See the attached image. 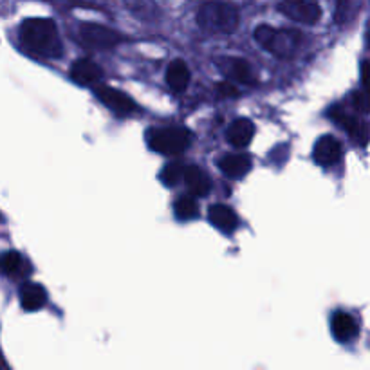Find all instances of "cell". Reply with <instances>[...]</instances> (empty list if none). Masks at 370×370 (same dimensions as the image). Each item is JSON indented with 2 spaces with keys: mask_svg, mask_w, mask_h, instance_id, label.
<instances>
[{
  "mask_svg": "<svg viewBox=\"0 0 370 370\" xmlns=\"http://www.w3.org/2000/svg\"><path fill=\"white\" fill-rule=\"evenodd\" d=\"M20 42L33 55L44 58H58L62 55L58 28L51 19L24 20L20 26Z\"/></svg>",
  "mask_w": 370,
  "mask_h": 370,
  "instance_id": "obj_1",
  "label": "cell"
},
{
  "mask_svg": "<svg viewBox=\"0 0 370 370\" xmlns=\"http://www.w3.org/2000/svg\"><path fill=\"white\" fill-rule=\"evenodd\" d=\"M197 24L211 35H229L238 28V10L229 2L208 0L197 11Z\"/></svg>",
  "mask_w": 370,
  "mask_h": 370,
  "instance_id": "obj_2",
  "label": "cell"
},
{
  "mask_svg": "<svg viewBox=\"0 0 370 370\" xmlns=\"http://www.w3.org/2000/svg\"><path fill=\"white\" fill-rule=\"evenodd\" d=\"M96 92L98 100L103 103L105 107H109L112 112H116L118 116H128L132 114L134 110H136V103L130 96H127L125 92L118 91V89L107 87V85H98L94 89Z\"/></svg>",
  "mask_w": 370,
  "mask_h": 370,
  "instance_id": "obj_8",
  "label": "cell"
},
{
  "mask_svg": "<svg viewBox=\"0 0 370 370\" xmlns=\"http://www.w3.org/2000/svg\"><path fill=\"white\" fill-rule=\"evenodd\" d=\"M279 11L298 24L315 26L321 19V8L316 0H280Z\"/></svg>",
  "mask_w": 370,
  "mask_h": 370,
  "instance_id": "obj_6",
  "label": "cell"
},
{
  "mask_svg": "<svg viewBox=\"0 0 370 370\" xmlns=\"http://www.w3.org/2000/svg\"><path fill=\"white\" fill-rule=\"evenodd\" d=\"M192 143V136L184 128H154L148 134V145L163 156H181Z\"/></svg>",
  "mask_w": 370,
  "mask_h": 370,
  "instance_id": "obj_4",
  "label": "cell"
},
{
  "mask_svg": "<svg viewBox=\"0 0 370 370\" xmlns=\"http://www.w3.org/2000/svg\"><path fill=\"white\" fill-rule=\"evenodd\" d=\"M329 118H333L338 125H342L345 130L349 132V136L358 143V145L365 146L370 139V128L369 123H365L363 119L354 118V116L343 112L340 107H333L329 110Z\"/></svg>",
  "mask_w": 370,
  "mask_h": 370,
  "instance_id": "obj_7",
  "label": "cell"
},
{
  "mask_svg": "<svg viewBox=\"0 0 370 370\" xmlns=\"http://www.w3.org/2000/svg\"><path fill=\"white\" fill-rule=\"evenodd\" d=\"M226 137L237 148H246L253 141V137H255V125L246 118L235 119L234 123L229 125Z\"/></svg>",
  "mask_w": 370,
  "mask_h": 370,
  "instance_id": "obj_13",
  "label": "cell"
},
{
  "mask_svg": "<svg viewBox=\"0 0 370 370\" xmlns=\"http://www.w3.org/2000/svg\"><path fill=\"white\" fill-rule=\"evenodd\" d=\"M255 40L279 58H291L303 46V35L297 29H274L265 24L255 29Z\"/></svg>",
  "mask_w": 370,
  "mask_h": 370,
  "instance_id": "obj_3",
  "label": "cell"
},
{
  "mask_svg": "<svg viewBox=\"0 0 370 370\" xmlns=\"http://www.w3.org/2000/svg\"><path fill=\"white\" fill-rule=\"evenodd\" d=\"M217 92H219V96H222V98L238 96V89L235 87V85L231 82L217 83Z\"/></svg>",
  "mask_w": 370,
  "mask_h": 370,
  "instance_id": "obj_25",
  "label": "cell"
},
{
  "mask_svg": "<svg viewBox=\"0 0 370 370\" xmlns=\"http://www.w3.org/2000/svg\"><path fill=\"white\" fill-rule=\"evenodd\" d=\"M123 2L130 13L136 15L137 19L145 20V22L156 20L157 15H159L156 0H123Z\"/></svg>",
  "mask_w": 370,
  "mask_h": 370,
  "instance_id": "obj_19",
  "label": "cell"
},
{
  "mask_svg": "<svg viewBox=\"0 0 370 370\" xmlns=\"http://www.w3.org/2000/svg\"><path fill=\"white\" fill-rule=\"evenodd\" d=\"M208 219L215 228H219L220 231L231 234L238 224V217L229 206L226 204H213L208 210Z\"/></svg>",
  "mask_w": 370,
  "mask_h": 370,
  "instance_id": "obj_14",
  "label": "cell"
},
{
  "mask_svg": "<svg viewBox=\"0 0 370 370\" xmlns=\"http://www.w3.org/2000/svg\"><path fill=\"white\" fill-rule=\"evenodd\" d=\"M20 302L26 311H38L47 302L46 289L40 283H26L20 289Z\"/></svg>",
  "mask_w": 370,
  "mask_h": 370,
  "instance_id": "obj_17",
  "label": "cell"
},
{
  "mask_svg": "<svg viewBox=\"0 0 370 370\" xmlns=\"http://www.w3.org/2000/svg\"><path fill=\"white\" fill-rule=\"evenodd\" d=\"M220 172L229 179H240L252 168V157L246 154H226L219 161Z\"/></svg>",
  "mask_w": 370,
  "mask_h": 370,
  "instance_id": "obj_12",
  "label": "cell"
},
{
  "mask_svg": "<svg viewBox=\"0 0 370 370\" xmlns=\"http://www.w3.org/2000/svg\"><path fill=\"white\" fill-rule=\"evenodd\" d=\"M331 327H333L334 338L342 343L351 342V340H354L358 336V324H356V320L349 315V312H343V311L334 312L333 321H331Z\"/></svg>",
  "mask_w": 370,
  "mask_h": 370,
  "instance_id": "obj_15",
  "label": "cell"
},
{
  "mask_svg": "<svg viewBox=\"0 0 370 370\" xmlns=\"http://www.w3.org/2000/svg\"><path fill=\"white\" fill-rule=\"evenodd\" d=\"M312 157L320 166H333L336 165L342 157V145L336 137L321 136L315 145Z\"/></svg>",
  "mask_w": 370,
  "mask_h": 370,
  "instance_id": "obj_10",
  "label": "cell"
},
{
  "mask_svg": "<svg viewBox=\"0 0 370 370\" xmlns=\"http://www.w3.org/2000/svg\"><path fill=\"white\" fill-rule=\"evenodd\" d=\"M0 267H2V271L8 274L19 273L20 267H22V256H20L17 252L6 253V255L0 256Z\"/></svg>",
  "mask_w": 370,
  "mask_h": 370,
  "instance_id": "obj_23",
  "label": "cell"
},
{
  "mask_svg": "<svg viewBox=\"0 0 370 370\" xmlns=\"http://www.w3.org/2000/svg\"><path fill=\"white\" fill-rule=\"evenodd\" d=\"M78 40L83 47L92 51L114 49L118 44L123 42V37L114 29L101 26V24L85 22L78 26Z\"/></svg>",
  "mask_w": 370,
  "mask_h": 370,
  "instance_id": "obj_5",
  "label": "cell"
},
{
  "mask_svg": "<svg viewBox=\"0 0 370 370\" xmlns=\"http://www.w3.org/2000/svg\"><path fill=\"white\" fill-rule=\"evenodd\" d=\"M184 183H186L188 190L193 193L195 197H206L211 192V181L208 177L204 170L199 168V166L192 165L186 166V172H184Z\"/></svg>",
  "mask_w": 370,
  "mask_h": 370,
  "instance_id": "obj_16",
  "label": "cell"
},
{
  "mask_svg": "<svg viewBox=\"0 0 370 370\" xmlns=\"http://www.w3.org/2000/svg\"><path fill=\"white\" fill-rule=\"evenodd\" d=\"M361 83L367 91H370V62L361 64Z\"/></svg>",
  "mask_w": 370,
  "mask_h": 370,
  "instance_id": "obj_26",
  "label": "cell"
},
{
  "mask_svg": "<svg viewBox=\"0 0 370 370\" xmlns=\"http://www.w3.org/2000/svg\"><path fill=\"white\" fill-rule=\"evenodd\" d=\"M352 105L360 114H369L370 112V91H356L352 94Z\"/></svg>",
  "mask_w": 370,
  "mask_h": 370,
  "instance_id": "obj_24",
  "label": "cell"
},
{
  "mask_svg": "<svg viewBox=\"0 0 370 370\" xmlns=\"http://www.w3.org/2000/svg\"><path fill=\"white\" fill-rule=\"evenodd\" d=\"M101 76H103V71L100 65L89 58L76 60L71 67V78L80 85H94L100 82Z\"/></svg>",
  "mask_w": 370,
  "mask_h": 370,
  "instance_id": "obj_11",
  "label": "cell"
},
{
  "mask_svg": "<svg viewBox=\"0 0 370 370\" xmlns=\"http://www.w3.org/2000/svg\"><path fill=\"white\" fill-rule=\"evenodd\" d=\"M217 65H219L220 71H222L228 78L234 80V82L246 83V85L255 82L252 65L247 64L246 60L235 58V56H224V58L217 60Z\"/></svg>",
  "mask_w": 370,
  "mask_h": 370,
  "instance_id": "obj_9",
  "label": "cell"
},
{
  "mask_svg": "<svg viewBox=\"0 0 370 370\" xmlns=\"http://www.w3.org/2000/svg\"><path fill=\"white\" fill-rule=\"evenodd\" d=\"M174 210H175V215H177V219L190 220V219H195L197 217L199 206H197V201L193 199V197L183 195V197H179L177 199V202H175V206H174Z\"/></svg>",
  "mask_w": 370,
  "mask_h": 370,
  "instance_id": "obj_21",
  "label": "cell"
},
{
  "mask_svg": "<svg viewBox=\"0 0 370 370\" xmlns=\"http://www.w3.org/2000/svg\"><path fill=\"white\" fill-rule=\"evenodd\" d=\"M166 83L174 92H184L190 83V69L183 60H174L166 71Z\"/></svg>",
  "mask_w": 370,
  "mask_h": 370,
  "instance_id": "obj_18",
  "label": "cell"
},
{
  "mask_svg": "<svg viewBox=\"0 0 370 370\" xmlns=\"http://www.w3.org/2000/svg\"><path fill=\"white\" fill-rule=\"evenodd\" d=\"M184 172H186V168L183 166V163L172 161V163H168V165L163 168V172H161V181H163L166 186H175L181 179H184Z\"/></svg>",
  "mask_w": 370,
  "mask_h": 370,
  "instance_id": "obj_22",
  "label": "cell"
},
{
  "mask_svg": "<svg viewBox=\"0 0 370 370\" xmlns=\"http://www.w3.org/2000/svg\"><path fill=\"white\" fill-rule=\"evenodd\" d=\"M361 2L363 0H336V13L334 20L338 26H347L352 20L356 19L361 10Z\"/></svg>",
  "mask_w": 370,
  "mask_h": 370,
  "instance_id": "obj_20",
  "label": "cell"
}]
</instances>
